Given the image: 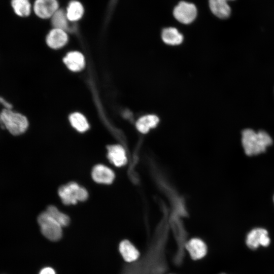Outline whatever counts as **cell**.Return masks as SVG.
<instances>
[{"label": "cell", "instance_id": "obj_1", "mask_svg": "<svg viewBox=\"0 0 274 274\" xmlns=\"http://www.w3.org/2000/svg\"><path fill=\"white\" fill-rule=\"evenodd\" d=\"M242 143L244 151L248 156L256 155L265 151L272 143L270 135L263 130L256 132L247 128L242 132Z\"/></svg>", "mask_w": 274, "mask_h": 274}, {"label": "cell", "instance_id": "obj_2", "mask_svg": "<svg viewBox=\"0 0 274 274\" xmlns=\"http://www.w3.org/2000/svg\"><path fill=\"white\" fill-rule=\"evenodd\" d=\"M29 126L27 117L14 109L3 108L0 110V128L13 136L24 134Z\"/></svg>", "mask_w": 274, "mask_h": 274}, {"label": "cell", "instance_id": "obj_3", "mask_svg": "<svg viewBox=\"0 0 274 274\" xmlns=\"http://www.w3.org/2000/svg\"><path fill=\"white\" fill-rule=\"evenodd\" d=\"M38 222L42 233L49 240L55 242L61 238L62 226L46 211L39 215Z\"/></svg>", "mask_w": 274, "mask_h": 274}, {"label": "cell", "instance_id": "obj_4", "mask_svg": "<svg viewBox=\"0 0 274 274\" xmlns=\"http://www.w3.org/2000/svg\"><path fill=\"white\" fill-rule=\"evenodd\" d=\"M58 194L65 204H75L78 201H84L88 197L87 190L75 182L61 186Z\"/></svg>", "mask_w": 274, "mask_h": 274}, {"label": "cell", "instance_id": "obj_5", "mask_svg": "<svg viewBox=\"0 0 274 274\" xmlns=\"http://www.w3.org/2000/svg\"><path fill=\"white\" fill-rule=\"evenodd\" d=\"M173 14L180 23L189 24L192 23L197 16V9L192 3L180 2L174 8Z\"/></svg>", "mask_w": 274, "mask_h": 274}, {"label": "cell", "instance_id": "obj_6", "mask_svg": "<svg viewBox=\"0 0 274 274\" xmlns=\"http://www.w3.org/2000/svg\"><path fill=\"white\" fill-rule=\"evenodd\" d=\"M270 244V238L266 229L255 228L247 235L246 244L251 250H256L259 247H267Z\"/></svg>", "mask_w": 274, "mask_h": 274}, {"label": "cell", "instance_id": "obj_7", "mask_svg": "<svg viewBox=\"0 0 274 274\" xmlns=\"http://www.w3.org/2000/svg\"><path fill=\"white\" fill-rule=\"evenodd\" d=\"M185 248L193 260L203 258L208 252V247L204 241L197 237L189 238L185 244Z\"/></svg>", "mask_w": 274, "mask_h": 274}, {"label": "cell", "instance_id": "obj_8", "mask_svg": "<svg viewBox=\"0 0 274 274\" xmlns=\"http://www.w3.org/2000/svg\"><path fill=\"white\" fill-rule=\"evenodd\" d=\"M58 9L57 0H35L32 6L35 14L41 19L51 18Z\"/></svg>", "mask_w": 274, "mask_h": 274}, {"label": "cell", "instance_id": "obj_9", "mask_svg": "<svg viewBox=\"0 0 274 274\" xmlns=\"http://www.w3.org/2000/svg\"><path fill=\"white\" fill-rule=\"evenodd\" d=\"M119 251L123 259L128 263L136 262L140 257L138 249L128 239H125L120 242Z\"/></svg>", "mask_w": 274, "mask_h": 274}, {"label": "cell", "instance_id": "obj_10", "mask_svg": "<svg viewBox=\"0 0 274 274\" xmlns=\"http://www.w3.org/2000/svg\"><path fill=\"white\" fill-rule=\"evenodd\" d=\"M68 41V36L65 30L53 28L46 37L47 45L51 48L58 49L64 46Z\"/></svg>", "mask_w": 274, "mask_h": 274}, {"label": "cell", "instance_id": "obj_11", "mask_svg": "<svg viewBox=\"0 0 274 274\" xmlns=\"http://www.w3.org/2000/svg\"><path fill=\"white\" fill-rule=\"evenodd\" d=\"M108 158L111 163L116 166H121L127 162V157L124 149L119 145H110L108 147Z\"/></svg>", "mask_w": 274, "mask_h": 274}, {"label": "cell", "instance_id": "obj_12", "mask_svg": "<svg viewBox=\"0 0 274 274\" xmlns=\"http://www.w3.org/2000/svg\"><path fill=\"white\" fill-rule=\"evenodd\" d=\"M113 172L102 164L95 165L92 171V177L94 181L99 183L110 184L114 179Z\"/></svg>", "mask_w": 274, "mask_h": 274}, {"label": "cell", "instance_id": "obj_13", "mask_svg": "<svg viewBox=\"0 0 274 274\" xmlns=\"http://www.w3.org/2000/svg\"><path fill=\"white\" fill-rule=\"evenodd\" d=\"M209 6L212 13L220 19L228 18L231 9L227 0H209Z\"/></svg>", "mask_w": 274, "mask_h": 274}, {"label": "cell", "instance_id": "obj_14", "mask_svg": "<svg viewBox=\"0 0 274 274\" xmlns=\"http://www.w3.org/2000/svg\"><path fill=\"white\" fill-rule=\"evenodd\" d=\"M63 62L66 66L73 72L82 70L85 65V59L82 53L78 51L68 53L63 58Z\"/></svg>", "mask_w": 274, "mask_h": 274}, {"label": "cell", "instance_id": "obj_15", "mask_svg": "<svg viewBox=\"0 0 274 274\" xmlns=\"http://www.w3.org/2000/svg\"><path fill=\"white\" fill-rule=\"evenodd\" d=\"M161 37L164 43L171 46L180 45L184 39L183 35L174 27L164 28L161 31Z\"/></svg>", "mask_w": 274, "mask_h": 274}, {"label": "cell", "instance_id": "obj_16", "mask_svg": "<svg viewBox=\"0 0 274 274\" xmlns=\"http://www.w3.org/2000/svg\"><path fill=\"white\" fill-rule=\"evenodd\" d=\"M66 15L70 22H76L81 19L84 13L82 4L78 1H70L66 7Z\"/></svg>", "mask_w": 274, "mask_h": 274}, {"label": "cell", "instance_id": "obj_17", "mask_svg": "<svg viewBox=\"0 0 274 274\" xmlns=\"http://www.w3.org/2000/svg\"><path fill=\"white\" fill-rule=\"evenodd\" d=\"M158 117L155 115H147L141 117L136 123L138 130L143 133H146L152 128L156 126L159 122Z\"/></svg>", "mask_w": 274, "mask_h": 274}, {"label": "cell", "instance_id": "obj_18", "mask_svg": "<svg viewBox=\"0 0 274 274\" xmlns=\"http://www.w3.org/2000/svg\"><path fill=\"white\" fill-rule=\"evenodd\" d=\"M11 5L15 14L20 17L28 16L32 8L29 0H11Z\"/></svg>", "mask_w": 274, "mask_h": 274}, {"label": "cell", "instance_id": "obj_19", "mask_svg": "<svg viewBox=\"0 0 274 274\" xmlns=\"http://www.w3.org/2000/svg\"><path fill=\"white\" fill-rule=\"evenodd\" d=\"M51 23L54 28L64 30L69 28L68 20L64 10L59 9L51 17Z\"/></svg>", "mask_w": 274, "mask_h": 274}, {"label": "cell", "instance_id": "obj_20", "mask_svg": "<svg viewBox=\"0 0 274 274\" xmlns=\"http://www.w3.org/2000/svg\"><path fill=\"white\" fill-rule=\"evenodd\" d=\"M69 119L72 125L79 132H85L89 128V124L86 118L80 113L72 114Z\"/></svg>", "mask_w": 274, "mask_h": 274}, {"label": "cell", "instance_id": "obj_21", "mask_svg": "<svg viewBox=\"0 0 274 274\" xmlns=\"http://www.w3.org/2000/svg\"><path fill=\"white\" fill-rule=\"evenodd\" d=\"M46 212L62 227L68 225L70 222L67 215L59 211L53 206H49Z\"/></svg>", "mask_w": 274, "mask_h": 274}, {"label": "cell", "instance_id": "obj_22", "mask_svg": "<svg viewBox=\"0 0 274 274\" xmlns=\"http://www.w3.org/2000/svg\"><path fill=\"white\" fill-rule=\"evenodd\" d=\"M39 274H56L55 270L50 267H46L43 268Z\"/></svg>", "mask_w": 274, "mask_h": 274}, {"label": "cell", "instance_id": "obj_23", "mask_svg": "<svg viewBox=\"0 0 274 274\" xmlns=\"http://www.w3.org/2000/svg\"><path fill=\"white\" fill-rule=\"evenodd\" d=\"M228 2V1H234V0H227Z\"/></svg>", "mask_w": 274, "mask_h": 274}, {"label": "cell", "instance_id": "obj_24", "mask_svg": "<svg viewBox=\"0 0 274 274\" xmlns=\"http://www.w3.org/2000/svg\"><path fill=\"white\" fill-rule=\"evenodd\" d=\"M219 274H227V273H219Z\"/></svg>", "mask_w": 274, "mask_h": 274}, {"label": "cell", "instance_id": "obj_25", "mask_svg": "<svg viewBox=\"0 0 274 274\" xmlns=\"http://www.w3.org/2000/svg\"><path fill=\"white\" fill-rule=\"evenodd\" d=\"M168 274H174V273H168Z\"/></svg>", "mask_w": 274, "mask_h": 274}, {"label": "cell", "instance_id": "obj_26", "mask_svg": "<svg viewBox=\"0 0 274 274\" xmlns=\"http://www.w3.org/2000/svg\"><path fill=\"white\" fill-rule=\"evenodd\" d=\"M131 274H135V273H131Z\"/></svg>", "mask_w": 274, "mask_h": 274}, {"label": "cell", "instance_id": "obj_27", "mask_svg": "<svg viewBox=\"0 0 274 274\" xmlns=\"http://www.w3.org/2000/svg\"><path fill=\"white\" fill-rule=\"evenodd\" d=\"M273 200H274V198H273Z\"/></svg>", "mask_w": 274, "mask_h": 274}]
</instances>
